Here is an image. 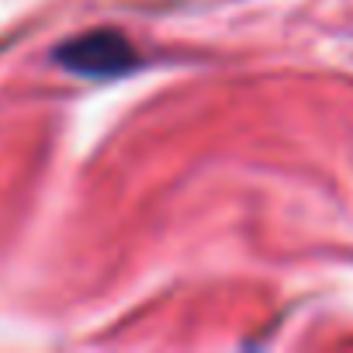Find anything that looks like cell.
Here are the masks:
<instances>
[{"instance_id":"cell-1","label":"cell","mask_w":353,"mask_h":353,"mask_svg":"<svg viewBox=\"0 0 353 353\" xmlns=\"http://www.w3.org/2000/svg\"><path fill=\"white\" fill-rule=\"evenodd\" d=\"M56 59L80 77H114L135 63V49L121 32L97 28V32H87V35L63 42Z\"/></svg>"}]
</instances>
